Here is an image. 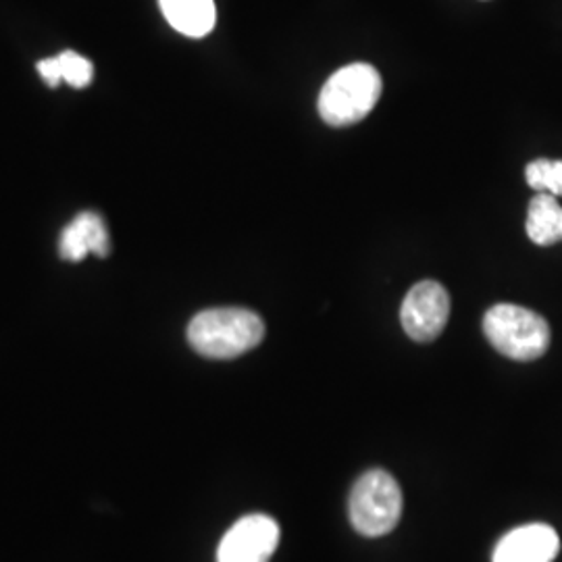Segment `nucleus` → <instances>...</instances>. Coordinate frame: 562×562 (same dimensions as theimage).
I'll return each mask as SVG.
<instances>
[{"instance_id":"1","label":"nucleus","mask_w":562,"mask_h":562,"mask_svg":"<svg viewBox=\"0 0 562 562\" xmlns=\"http://www.w3.org/2000/svg\"><path fill=\"white\" fill-rule=\"evenodd\" d=\"M265 338V323L248 308H209L188 325L190 346L206 359H236L257 348Z\"/></svg>"},{"instance_id":"2","label":"nucleus","mask_w":562,"mask_h":562,"mask_svg":"<svg viewBox=\"0 0 562 562\" xmlns=\"http://www.w3.org/2000/svg\"><path fill=\"white\" fill-rule=\"evenodd\" d=\"M382 97V76L369 63L341 67L325 81L319 94V115L327 125L344 127L364 120Z\"/></svg>"},{"instance_id":"3","label":"nucleus","mask_w":562,"mask_h":562,"mask_svg":"<svg viewBox=\"0 0 562 562\" xmlns=\"http://www.w3.org/2000/svg\"><path fill=\"white\" fill-rule=\"evenodd\" d=\"M483 334L506 359L521 362L543 357L552 338L542 315L517 304L492 306L483 317Z\"/></svg>"},{"instance_id":"4","label":"nucleus","mask_w":562,"mask_h":562,"mask_svg":"<svg viewBox=\"0 0 562 562\" xmlns=\"http://www.w3.org/2000/svg\"><path fill=\"white\" fill-rule=\"evenodd\" d=\"M402 490L382 469H373L355 483L348 498V519L367 538H382L396 529L402 517Z\"/></svg>"},{"instance_id":"5","label":"nucleus","mask_w":562,"mask_h":562,"mask_svg":"<svg viewBox=\"0 0 562 562\" xmlns=\"http://www.w3.org/2000/svg\"><path fill=\"white\" fill-rule=\"evenodd\" d=\"M450 317V296L438 281L417 283L402 302L401 322L408 338L434 341Z\"/></svg>"},{"instance_id":"6","label":"nucleus","mask_w":562,"mask_h":562,"mask_svg":"<svg viewBox=\"0 0 562 562\" xmlns=\"http://www.w3.org/2000/svg\"><path fill=\"white\" fill-rule=\"evenodd\" d=\"M280 543V525L267 515L234 522L217 548V562H269Z\"/></svg>"},{"instance_id":"7","label":"nucleus","mask_w":562,"mask_h":562,"mask_svg":"<svg viewBox=\"0 0 562 562\" xmlns=\"http://www.w3.org/2000/svg\"><path fill=\"white\" fill-rule=\"evenodd\" d=\"M561 550L559 533L543 522L508 531L496 546L492 562H552Z\"/></svg>"},{"instance_id":"8","label":"nucleus","mask_w":562,"mask_h":562,"mask_svg":"<svg viewBox=\"0 0 562 562\" xmlns=\"http://www.w3.org/2000/svg\"><path fill=\"white\" fill-rule=\"evenodd\" d=\"M111 240L106 225L97 213H80L60 234L59 252L65 261L80 262L88 255L106 257Z\"/></svg>"},{"instance_id":"9","label":"nucleus","mask_w":562,"mask_h":562,"mask_svg":"<svg viewBox=\"0 0 562 562\" xmlns=\"http://www.w3.org/2000/svg\"><path fill=\"white\" fill-rule=\"evenodd\" d=\"M162 15L173 30L183 36L202 38L217 21V9L213 0H159Z\"/></svg>"},{"instance_id":"10","label":"nucleus","mask_w":562,"mask_h":562,"mask_svg":"<svg viewBox=\"0 0 562 562\" xmlns=\"http://www.w3.org/2000/svg\"><path fill=\"white\" fill-rule=\"evenodd\" d=\"M527 236L538 246H552L562 240V206L557 196L538 192L527 211Z\"/></svg>"},{"instance_id":"11","label":"nucleus","mask_w":562,"mask_h":562,"mask_svg":"<svg viewBox=\"0 0 562 562\" xmlns=\"http://www.w3.org/2000/svg\"><path fill=\"white\" fill-rule=\"evenodd\" d=\"M38 74L50 88H57L59 81H67L74 88H86L92 81L94 67L90 60L81 57L78 53L65 50L53 59L41 60Z\"/></svg>"},{"instance_id":"12","label":"nucleus","mask_w":562,"mask_h":562,"mask_svg":"<svg viewBox=\"0 0 562 562\" xmlns=\"http://www.w3.org/2000/svg\"><path fill=\"white\" fill-rule=\"evenodd\" d=\"M525 178L531 190L546 192L552 196H562V161L536 159L527 165Z\"/></svg>"}]
</instances>
